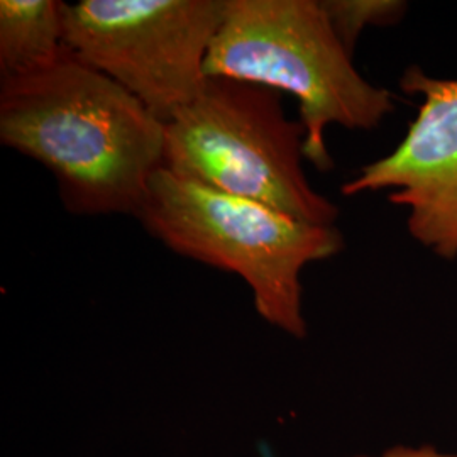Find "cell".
Segmentation results:
<instances>
[{
    "label": "cell",
    "instance_id": "obj_5",
    "mask_svg": "<svg viewBox=\"0 0 457 457\" xmlns=\"http://www.w3.org/2000/svg\"><path fill=\"white\" fill-rule=\"evenodd\" d=\"M226 0L63 2V43L166 124L200 94Z\"/></svg>",
    "mask_w": 457,
    "mask_h": 457
},
{
    "label": "cell",
    "instance_id": "obj_1",
    "mask_svg": "<svg viewBox=\"0 0 457 457\" xmlns=\"http://www.w3.org/2000/svg\"><path fill=\"white\" fill-rule=\"evenodd\" d=\"M0 143L54 175L75 215H134L163 166L164 124L65 46L36 71L0 77Z\"/></svg>",
    "mask_w": 457,
    "mask_h": 457
},
{
    "label": "cell",
    "instance_id": "obj_7",
    "mask_svg": "<svg viewBox=\"0 0 457 457\" xmlns=\"http://www.w3.org/2000/svg\"><path fill=\"white\" fill-rule=\"evenodd\" d=\"M63 48V2H0V77H19L48 66Z\"/></svg>",
    "mask_w": 457,
    "mask_h": 457
},
{
    "label": "cell",
    "instance_id": "obj_3",
    "mask_svg": "<svg viewBox=\"0 0 457 457\" xmlns=\"http://www.w3.org/2000/svg\"><path fill=\"white\" fill-rule=\"evenodd\" d=\"M205 75L294 96L305 160L320 171L334 168L326 146L330 124L373 131L395 111L392 92L354 68L319 0H226Z\"/></svg>",
    "mask_w": 457,
    "mask_h": 457
},
{
    "label": "cell",
    "instance_id": "obj_9",
    "mask_svg": "<svg viewBox=\"0 0 457 457\" xmlns=\"http://www.w3.org/2000/svg\"><path fill=\"white\" fill-rule=\"evenodd\" d=\"M354 457H457V453H442L437 447L434 445H393L390 449L383 451L381 454L378 456H366V454H361V456Z\"/></svg>",
    "mask_w": 457,
    "mask_h": 457
},
{
    "label": "cell",
    "instance_id": "obj_6",
    "mask_svg": "<svg viewBox=\"0 0 457 457\" xmlns=\"http://www.w3.org/2000/svg\"><path fill=\"white\" fill-rule=\"evenodd\" d=\"M400 88L417 98V115L398 146L362 166L341 188L344 196L390 190L407 209L413 241L441 260H457V79L427 75L411 65Z\"/></svg>",
    "mask_w": 457,
    "mask_h": 457
},
{
    "label": "cell",
    "instance_id": "obj_8",
    "mask_svg": "<svg viewBox=\"0 0 457 457\" xmlns=\"http://www.w3.org/2000/svg\"><path fill=\"white\" fill-rule=\"evenodd\" d=\"M327 19L344 48L351 54L360 34L368 26H390L407 11L405 2L398 0H319Z\"/></svg>",
    "mask_w": 457,
    "mask_h": 457
},
{
    "label": "cell",
    "instance_id": "obj_2",
    "mask_svg": "<svg viewBox=\"0 0 457 457\" xmlns=\"http://www.w3.org/2000/svg\"><path fill=\"white\" fill-rule=\"evenodd\" d=\"M137 219L170 251L243 278L264 322L295 339L309 334L302 271L344 247L336 226H315L160 168Z\"/></svg>",
    "mask_w": 457,
    "mask_h": 457
},
{
    "label": "cell",
    "instance_id": "obj_4",
    "mask_svg": "<svg viewBox=\"0 0 457 457\" xmlns=\"http://www.w3.org/2000/svg\"><path fill=\"white\" fill-rule=\"evenodd\" d=\"M283 94L207 77L200 94L164 124V170L315 226H336L339 207L305 175V128Z\"/></svg>",
    "mask_w": 457,
    "mask_h": 457
}]
</instances>
